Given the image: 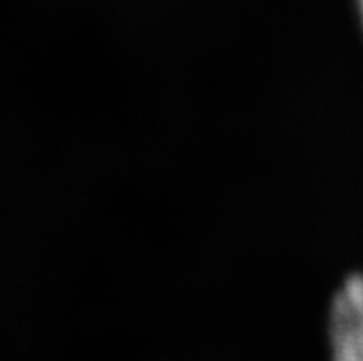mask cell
<instances>
[{
	"label": "cell",
	"instance_id": "cell-1",
	"mask_svg": "<svg viewBox=\"0 0 363 361\" xmlns=\"http://www.w3.org/2000/svg\"><path fill=\"white\" fill-rule=\"evenodd\" d=\"M332 361H363V274H350L332 301Z\"/></svg>",
	"mask_w": 363,
	"mask_h": 361
},
{
	"label": "cell",
	"instance_id": "cell-2",
	"mask_svg": "<svg viewBox=\"0 0 363 361\" xmlns=\"http://www.w3.org/2000/svg\"><path fill=\"white\" fill-rule=\"evenodd\" d=\"M358 8H359V18H362V26H363V0H358Z\"/></svg>",
	"mask_w": 363,
	"mask_h": 361
}]
</instances>
